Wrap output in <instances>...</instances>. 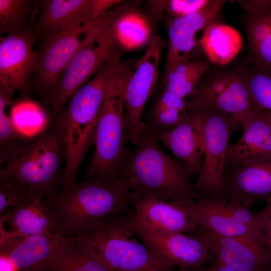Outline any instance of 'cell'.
<instances>
[{
  "mask_svg": "<svg viewBox=\"0 0 271 271\" xmlns=\"http://www.w3.org/2000/svg\"><path fill=\"white\" fill-rule=\"evenodd\" d=\"M132 200L129 186L122 179L109 185L94 178H87L61 189L54 198L44 201L58 220L54 234L71 238L102 218L131 212Z\"/></svg>",
  "mask_w": 271,
  "mask_h": 271,
  "instance_id": "2",
  "label": "cell"
},
{
  "mask_svg": "<svg viewBox=\"0 0 271 271\" xmlns=\"http://www.w3.org/2000/svg\"><path fill=\"white\" fill-rule=\"evenodd\" d=\"M74 239L53 234L12 236L0 241V255L7 257L18 271H38Z\"/></svg>",
  "mask_w": 271,
  "mask_h": 271,
  "instance_id": "21",
  "label": "cell"
},
{
  "mask_svg": "<svg viewBox=\"0 0 271 271\" xmlns=\"http://www.w3.org/2000/svg\"><path fill=\"white\" fill-rule=\"evenodd\" d=\"M0 218L12 228L10 231L0 230V240L12 236L54 234L58 226L54 212L37 197L29 203L10 208L1 215Z\"/></svg>",
  "mask_w": 271,
  "mask_h": 271,
  "instance_id": "23",
  "label": "cell"
},
{
  "mask_svg": "<svg viewBox=\"0 0 271 271\" xmlns=\"http://www.w3.org/2000/svg\"><path fill=\"white\" fill-rule=\"evenodd\" d=\"M135 62L126 61L107 87L98 118L94 152L86 171L87 178L109 185L118 179L122 165L131 152L126 147L123 94Z\"/></svg>",
  "mask_w": 271,
  "mask_h": 271,
  "instance_id": "4",
  "label": "cell"
},
{
  "mask_svg": "<svg viewBox=\"0 0 271 271\" xmlns=\"http://www.w3.org/2000/svg\"><path fill=\"white\" fill-rule=\"evenodd\" d=\"M104 98L103 90L87 84L72 97L66 107L52 120L66 145V159L61 189L72 185L89 148L94 145L96 126Z\"/></svg>",
  "mask_w": 271,
  "mask_h": 271,
  "instance_id": "6",
  "label": "cell"
},
{
  "mask_svg": "<svg viewBox=\"0 0 271 271\" xmlns=\"http://www.w3.org/2000/svg\"><path fill=\"white\" fill-rule=\"evenodd\" d=\"M126 5L113 18L112 28L119 47L139 48L149 42L151 30L147 20L141 14L130 10Z\"/></svg>",
  "mask_w": 271,
  "mask_h": 271,
  "instance_id": "27",
  "label": "cell"
},
{
  "mask_svg": "<svg viewBox=\"0 0 271 271\" xmlns=\"http://www.w3.org/2000/svg\"><path fill=\"white\" fill-rule=\"evenodd\" d=\"M180 271H192L190 269H183V268H180Z\"/></svg>",
  "mask_w": 271,
  "mask_h": 271,
  "instance_id": "42",
  "label": "cell"
},
{
  "mask_svg": "<svg viewBox=\"0 0 271 271\" xmlns=\"http://www.w3.org/2000/svg\"><path fill=\"white\" fill-rule=\"evenodd\" d=\"M34 2L30 0H0V32L7 34L33 29L30 18Z\"/></svg>",
  "mask_w": 271,
  "mask_h": 271,
  "instance_id": "31",
  "label": "cell"
},
{
  "mask_svg": "<svg viewBox=\"0 0 271 271\" xmlns=\"http://www.w3.org/2000/svg\"><path fill=\"white\" fill-rule=\"evenodd\" d=\"M209 69L202 60H189L176 64L165 72L164 85L179 96L186 98L199 86L200 81Z\"/></svg>",
  "mask_w": 271,
  "mask_h": 271,
  "instance_id": "28",
  "label": "cell"
},
{
  "mask_svg": "<svg viewBox=\"0 0 271 271\" xmlns=\"http://www.w3.org/2000/svg\"><path fill=\"white\" fill-rule=\"evenodd\" d=\"M222 198L250 207L271 200V161L232 167L225 165Z\"/></svg>",
  "mask_w": 271,
  "mask_h": 271,
  "instance_id": "19",
  "label": "cell"
},
{
  "mask_svg": "<svg viewBox=\"0 0 271 271\" xmlns=\"http://www.w3.org/2000/svg\"><path fill=\"white\" fill-rule=\"evenodd\" d=\"M190 234L204 243L214 259L238 271H271V252L265 244L223 237L199 226Z\"/></svg>",
  "mask_w": 271,
  "mask_h": 271,
  "instance_id": "14",
  "label": "cell"
},
{
  "mask_svg": "<svg viewBox=\"0 0 271 271\" xmlns=\"http://www.w3.org/2000/svg\"><path fill=\"white\" fill-rule=\"evenodd\" d=\"M113 10L90 19L65 31L46 37L38 50L37 69L33 75L35 89L45 95L76 53L109 21Z\"/></svg>",
  "mask_w": 271,
  "mask_h": 271,
  "instance_id": "8",
  "label": "cell"
},
{
  "mask_svg": "<svg viewBox=\"0 0 271 271\" xmlns=\"http://www.w3.org/2000/svg\"><path fill=\"white\" fill-rule=\"evenodd\" d=\"M131 205V224L149 232L189 234L198 226L181 201L164 200L148 196L132 201Z\"/></svg>",
  "mask_w": 271,
  "mask_h": 271,
  "instance_id": "15",
  "label": "cell"
},
{
  "mask_svg": "<svg viewBox=\"0 0 271 271\" xmlns=\"http://www.w3.org/2000/svg\"><path fill=\"white\" fill-rule=\"evenodd\" d=\"M120 2L116 0L43 1L35 29L38 35L46 38L101 15Z\"/></svg>",
  "mask_w": 271,
  "mask_h": 271,
  "instance_id": "17",
  "label": "cell"
},
{
  "mask_svg": "<svg viewBox=\"0 0 271 271\" xmlns=\"http://www.w3.org/2000/svg\"><path fill=\"white\" fill-rule=\"evenodd\" d=\"M154 133L159 142L186 166L191 177L199 175L204 156L203 121L199 112L188 111L185 119L176 126Z\"/></svg>",
  "mask_w": 271,
  "mask_h": 271,
  "instance_id": "20",
  "label": "cell"
},
{
  "mask_svg": "<svg viewBox=\"0 0 271 271\" xmlns=\"http://www.w3.org/2000/svg\"><path fill=\"white\" fill-rule=\"evenodd\" d=\"M154 108H174L183 112H188L185 99L164 87Z\"/></svg>",
  "mask_w": 271,
  "mask_h": 271,
  "instance_id": "35",
  "label": "cell"
},
{
  "mask_svg": "<svg viewBox=\"0 0 271 271\" xmlns=\"http://www.w3.org/2000/svg\"><path fill=\"white\" fill-rule=\"evenodd\" d=\"M165 46L163 39L153 35L144 54L137 59L125 84L123 97L127 139L136 145L143 122L146 103L154 91L159 76V64Z\"/></svg>",
  "mask_w": 271,
  "mask_h": 271,
  "instance_id": "11",
  "label": "cell"
},
{
  "mask_svg": "<svg viewBox=\"0 0 271 271\" xmlns=\"http://www.w3.org/2000/svg\"><path fill=\"white\" fill-rule=\"evenodd\" d=\"M243 132L230 144L225 165L232 167L271 161V118L254 113L243 122Z\"/></svg>",
  "mask_w": 271,
  "mask_h": 271,
  "instance_id": "22",
  "label": "cell"
},
{
  "mask_svg": "<svg viewBox=\"0 0 271 271\" xmlns=\"http://www.w3.org/2000/svg\"><path fill=\"white\" fill-rule=\"evenodd\" d=\"M257 215L264 234L265 244L271 252V200L265 201L264 206L257 212Z\"/></svg>",
  "mask_w": 271,
  "mask_h": 271,
  "instance_id": "37",
  "label": "cell"
},
{
  "mask_svg": "<svg viewBox=\"0 0 271 271\" xmlns=\"http://www.w3.org/2000/svg\"><path fill=\"white\" fill-rule=\"evenodd\" d=\"M132 229L154 257L167 271L175 267L200 271L214 258L198 238L183 233L163 234L133 226Z\"/></svg>",
  "mask_w": 271,
  "mask_h": 271,
  "instance_id": "13",
  "label": "cell"
},
{
  "mask_svg": "<svg viewBox=\"0 0 271 271\" xmlns=\"http://www.w3.org/2000/svg\"><path fill=\"white\" fill-rule=\"evenodd\" d=\"M188 112H183L174 108H154L151 119L148 120L154 132L171 129L186 117Z\"/></svg>",
  "mask_w": 271,
  "mask_h": 271,
  "instance_id": "33",
  "label": "cell"
},
{
  "mask_svg": "<svg viewBox=\"0 0 271 271\" xmlns=\"http://www.w3.org/2000/svg\"><path fill=\"white\" fill-rule=\"evenodd\" d=\"M38 271H114L88 245L74 239Z\"/></svg>",
  "mask_w": 271,
  "mask_h": 271,
  "instance_id": "24",
  "label": "cell"
},
{
  "mask_svg": "<svg viewBox=\"0 0 271 271\" xmlns=\"http://www.w3.org/2000/svg\"><path fill=\"white\" fill-rule=\"evenodd\" d=\"M136 146L118 177L129 186L133 200L148 196L181 201L203 198L190 183L186 166L161 148L148 120L143 122Z\"/></svg>",
  "mask_w": 271,
  "mask_h": 271,
  "instance_id": "1",
  "label": "cell"
},
{
  "mask_svg": "<svg viewBox=\"0 0 271 271\" xmlns=\"http://www.w3.org/2000/svg\"><path fill=\"white\" fill-rule=\"evenodd\" d=\"M211 1L171 0L167 1L168 13L177 19L196 13L206 7Z\"/></svg>",
  "mask_w": 271,
  "mask_h": 271,
  "instance_id": "34",
  "label": "cell"
},
{
  "mask_svg": "<svg viewBox=\"0 0 271 271\" xmlns=\"http://www.w3.org/2000/svg\"><path fill=\"white\" fill-rule=\"evenodd\" d=\"M238 2L241 8L249 13L271 10V1H240Z\"/></svg>",
  "mask_w": 271,
  "mask_h": 271,
  "instance_id": "38",
  "label": "cell"
},
{
  "mask_svg": "<svg viewBox=\"0 0 271 271\" xmlns=\"http://www.w3.org/2000/svg\"><path fill=\"white\" fill-rule=\"evenodd\" d=\"M131 212L102 218L75 238L91 247L114 270L167 271L138 239L131 227Z\"/></svg>",
  "mask_w": 271,
  "mask_h": 271,
  "instance_id": "5",
  "label": "cell"
},
{
  "mask_svg": "<svg viewBox=\"0 0 271 271\" xmlns=\"http://www.w3.org/2000/svg\"><path fill=\"white\" fill-rule=\"evenodd\" d=\"M1 271H18L12 262L6 257L0 255Z\"/></svg>",
  "mask_w": 271,
  "mask_h": 271,
  "instance_id": "39",
  "label": "cell"
},
{
  "mask_svg": "<svg viewBox=\"0 0 271 271\" xmlns=\"http://www.w3.org/2000/svg\"><path fill=\"white\" fill-rule=\"evenodd\" d=\"M35 29L7 34L0 39V79L16 90L27 91L37 69L38 50L33 49Z\"/></svg>",
  "mask_w": 271,
  "mask_h": 271,
  "instance_id": "16",
  "label": "cell"
},
{
  "mask_svg": "<svg viewBox=\"0 0 271 271\" xmlns=\"http://www.w3.org/2000/svg\"><path fill=\"white\" fill-rule=\"evenodd\" d=\"M187 98L185 99L188 111L210 110L224 113L240 125L256 113L243 75L235 73L224 74L200 84Z\"/></svg>",
  "mask_w": 271,
  "mask_h": 271,
  "instance_id": "12",
  "label": "cell"
},
{
  "mask_svg": "<svg viewBox=\"0 0 271 271\" xmlns=\"http://www.w3.org/2000/svg\"><path fill=\"white\" fill-rule=\"evenodd\" d=\"M182 202L198 226L223 237L246 238L265 244L257 212L250 207L206 198Z\"/></svg>",
  "mask_w": 271,
  "mask_h": 271,
  "instance_id": "10",
  "label": "cell"
},
{
  "mask_svg": "<svg viewBox=\"0 0 271 271\" xmlns=\"http://www.w3.org/2000/svg\"><path fill=\"white\" fill-rule=\"evenodd\" d=\"M199 45L211 62L224 65L239 53L242 40L239 33L233 27L215 22L205 28Z\"/></svg>",
  "mask_w": 271,
  "mask_h": 271,
  "instance_id": "25",
  "label": "cell"
},
{
  "mask_svg": "<svg viewBox=\"0 0 271 271\" xmlns=\"http://www.w3.org/2000/svg\"><path fill=\"white\" fill-rule=\"evenodd\" d=\"M66 145L53 120L0 169L9 178L45 201L54 198L63 183Z\"/></svg>",
  "mask_w": 271,
  "mask_h": 271,
  "instance_id": "3",
  "label": "cell"
},
{
  "mask_svg": "<svg viewBox=\"0 0 271 271\" xmlns=\"http://www.w3.org/2000/svg\"><path fill=\"white\" fill-rule=\"evenodd\" d=\"M114 271H124V270H114Z\"/></svg>",
  "mask_w": 271,
  "mask_h": 271,
  "instance_id": "43",
  "label": "cell"
},
{
  "mask_svg": "<svg viewBox=\"0 0 271 271\" xmlns=\"http://www.w3.org/2000/svg\"><path fill=\"white\" fill-rule=\"evenodd\" d=\"M114 17L76 53L44 95L50 106L51 120L55 118L73 95L108 60L120 53L113 31Z\"/></svg>",
  "mask_w": 271,
  "mask_h": 271,
  "instance_id": "7",
  "label": "cell"
},
{
  "mask_svg": "<svg viewBox=\"0 0 271 271\" xmlns=\"http://www.w3.org/2000/svg\"><path fill=\"white\" fill-rule=\"evenodd\" d=\"M212 261L215 265L217 271H238L215 259Z\"/></svg>",
  "mask_w": 271,
  "mask_h": 271,
  "instance_id": "40",
  "label": "cell"
},
{
  "mask_svg": "<svg viewBox=\"0 0 271 271\" xmlns=\"http://www.w3.org/2000/svg\"><path fill=\"white\" fill-rule=\"evenodd\" d=\"M252 51L256 65L271 68V30L263 41Z\"/></svg>",
  "mask_w": 271,
  "mask_h": 271,
  "instance_id": "36",
  "label": "cell"
},
{
  "mask_svg": "<svg viewBox=\"0 0 271 271\" xmlns=\"http://www.w3.org/2000/svg\"><path fill=\"white\" fill-rule=\"evenodd\" d=\"M243 76L255 112L271 118V68L256 65Z\"/></svg>",
  "mask_w": 271,
  "mask_h": 271,
  "instance_id": "30",
  "label": "cell"
},
{
  "mask_svg": "<svg viewBox=\"0 0 271 271\" xmlns=\"http://www.w3.org/2000/svg\"><path fill=\"white\" fill-rule=\"evenodd\" d=\"M226 2L211 1L206 7L196 13L172 20L168 29L165 72L176 64L191 60L199 45L198 34L216 22Z\"/></svg>",
  "mask_w": 271,
  "mask_h": 271,
  "instance_id": "18",
  "label": "cell"
},
{
  "mask_svg": "<svg viewBox=\"0 0 271 271\" xmlns=\"http://www.w3.org/2000/svg\"><path fill=\"white\" fill-rule=\"evenodd\" d=\"M197 111L201 114L204 128V164L193 184L203 198L222 200L223 176L233 133L240 126L231 115L210 110Z\"/></svg>",
  "mask_w": 271,
  "mask_h": 271,
  "instance_id": "9",
  "label": "cell"
},
{
  "mask_svg": "<svg viewBox=\"0 0 271 271\" xmlns=\"http://www.w3.org/2000/svg\"><path fill=\"white\" fill-rule=\"evenodd\" d=\"M16 89L6 82L0 80V164L7 165L23 149L33 137L20 132L15 127L6 108L13 101Z\"/></svg>",
  "mask_w": 271,
  "mask_h": 271,
  "instance_id": "26",
  "label": "cell"
},
{
  "mask_svg": "<svg viewBox=\"0 0 271 271\" xmlns=\"http://www.w3.org/2000/svg\"><path fill=\"white\" fill-rule=\"evenodd\" d=\"M16 128L21 133L34 137L43 131L51 121L50 115L37 102L27 97L12 105L10 114Z\"/></svg>",
  "mask_w": 271,
  "mask_h": 271,
  "instance_id": "29",
  "label": "cell"
},
{
  "mask_svg": "<svg viewBox=\"0 0 271 271\" xmlns=\"http://www.w3.org/2000/svg\"><path fill=\"white\" fill-rule=\"evenodd\" d=\"M200 271H217L215 265L213 261H211V265L207 268H203Z\"/></svg>",
  "mask_w": 271,
  "mask_h": 271,
  "instance_id": "41",
  "label": "cell"
},
{
  "mask_svg": "<svg viewBox=\"0 0 271 271\" xmlns=\"http://www.w3.org/2000/svg\"><path fill=\"white\" fill-rule=\"evenodd\" d=\"M36 197L16 182L9 178H0V214L11 208L29 203Z\"/></svg>",
  "mask_w": 271,
  "mask_h": 271,
  "instance_id": "32",
  "label": "cell"
}]
</instances>
